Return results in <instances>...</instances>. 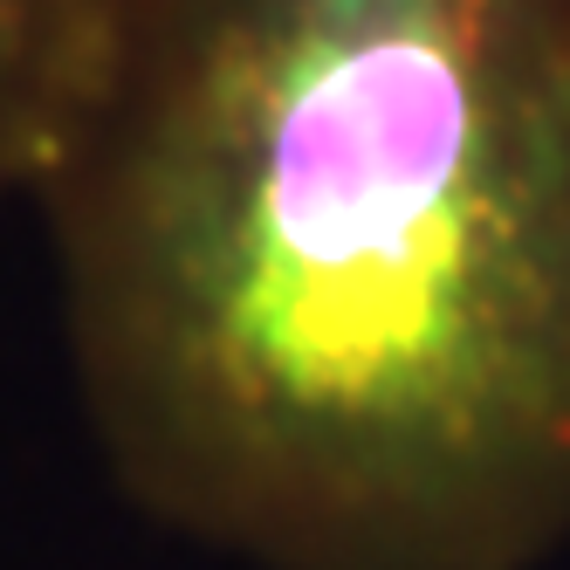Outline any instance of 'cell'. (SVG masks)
I'll return each instance as SVG.
<instances>
[{
    "label": "cell",
    "instance_id": "obj_2",
    "mask_svg": "<svg viewBox=\"0 0 570 570\" xmlns=\"http://www.w3.org/2000/svg\"><path fill=\"white\" fill-rule=\"evenodd\" d=\"M110 0H0V199L35 193L90 90Z\"/></svg>",
    "mask_w": 570,
    "mask_h": 570
},
{
    "label": "cell",
    "instance_id": "obj_1",
    "mask_svg": "<svg viewBox=\"0 0 570 570\" xmlns=\"http://www.w3.org/2000/svg\"><path fill=\"white\" fill-rule=\"evenodd\" d=\"M35 207L151 522L255 570L570 543V0H110Z\"/></svg>",
    "mask_w": 570,
    "mask_h": 570
}]
</instances>
